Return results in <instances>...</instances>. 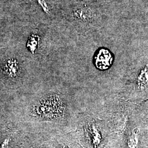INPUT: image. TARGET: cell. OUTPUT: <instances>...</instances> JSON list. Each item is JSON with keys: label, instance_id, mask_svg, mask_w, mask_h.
Returning a JSON list of instances; mask_svg holds the SVG:
<instances>
[{"label": "cell", "instance_id": "5", "mask_svg": "<svg viewBox=\"0 0 148 148\" xmlns=\"http://www.w3.org/2000/svg\"><path fill=\"white\" fill-rule=\"evenodd\" d=\"M138 131L137 129L133 130L132 134L128 139L127 145L129 148H136L138 140Z\"/></svg>", "mask_w": 148, "mask_h": 148}, {"label": "cell", "instance_id": "3", "mask_svg": "<svg viewBox=\"0 0 148 148\" xmlns=\"http://www.w3.org/2000/svg\"><path fill=\"white\" fill-rule=\"evenodd\" d=\"M138 88L143 89L148 85V65L142 69L139 74L137 80Z\"/></svg>", "mask_w": 148, "mask_h": 148}, {"label": "cell", "instance_id": "6", "mask_svg": "<svg viewBox=\"0 0 148 148\" xmlns=\"http://www.w3.org/2000/svg\"><path fill=\"white\" fill-rule=\"evenodd\" d=\"M38 38L35 36H32L30 38L29 42L27 43V47H30V50L32 53L34 52L35 51L37 45H38Z\"/></svg>", "mask_w": 148, "mask_h": 148}, {"label": "cell", "instance_id": "4", "mask_svg": "<svg viewBox=\"0 0 148 148\" xmlns=\"http://www.w3.org/2000/svg\"><path fill=\"white\" fill-rule=\"evenodd\" d=\"M88 128H88V130L93 144L95 147H97L101 143V134L94 124H91Z\"/></svg>", "mask_w": 148, "mask_h": 148}, {"label": "cell", "instance_id": "7", "mask_svg": "<svg viewBox=\"0 0 148 148\" xmlns=\"http://www.w3.org/2000/svg\"><path fill=\"white\" fill-rule=\"evenodd\" d=\"M9 144V139H5V140L0 144V148H5Z\"/></svg>", "mask_w": 148, "mask_h": 148}, {"label": "cell", "instance_id": "2", "mask_svg": "<svg viewBox=\"0 0 148 148\" xmlns=\"http://www.w3.org/2000/svg\"><path fill=\"white\" fill-rule=\"evenodd\" d=\"M18 64L15 60H8L5 64L4 70L5 73L11 77L16 76L18 72Z\"/></svg>", "mask_w": 148, "mask_h": 148}, {"label": "cell", "instance_id": "1", "mask_svg": "<svg viewBox=\"0 0 148 148\" xmlns=\"http://www.w3.org/2000/svg\"><path fill=\"white\" fill-rule=\"evenodd\" d=\"M112 62V56L110 52L106 49H101L95 57L96 66L101 70L108 69Z\"/></svg>", "mask_w": 148, "mask_h": 148}, {"label": "cell", "instance_id": "8", "mask_svg": "<svg viewBox=\"0 0 148 148\" xmlns=\"http://www.w3.org/2000/svg\"><path fill=\"white\" fill-rule=\"evenodd\" d=\"M62 148H70L69 147H68L67 145H64L63 147Z\"/></svg>", "mask_w": 148, "mask_h": 148}]
</instances>
